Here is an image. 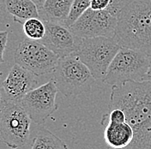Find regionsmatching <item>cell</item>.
<instances>
[{
    "instance_id": "6da1fadb",
    "label": "cell",
    "mask_w": 151,
    "mask_h": 149,
    "mask_svg": "<svg viewBox=\"0 0 151 149\" xmlns=\"http://www.w3.org/2000/svg\"><path fill=\"white\" fill-rule=\"evenodd\" d=\"M121 109L134 131L132 143L124 149H146L151 139V82H127L112 86L107 111Z\"/></svg>"
},
{
    "instance_id": "7a4b0ae2",
    "label": "cell",
    "mask_w": 151,
    "mask_h": 149,
    "mask_svg": "<svg viewBox=\"0 0 151 149\" xmlns=\"http://www.w3.org/2000/svg\"><path fill=\"white\" fill-rule=\"evenodd\" d=\"M114 39L151 57V0H121Z\"/></svg>"
},
{
    "instance_id": "3957f363",
    "label": "cell",
    "mask_w": 151,
    "mask_h": 149,
    "mask_svg": "<svg viewBox=\"0 0 151 149\" xmlns=\"http://www.w3.org/2000/svg\"><path fill=\"white\" fill-rule=\"evenodd\" d=\"M52 74L58 91L66 97L89 92L95 81L88 68L74 53L59 57Z\"/></svg>"
},
{
    "instance_id": "277c9868",
    "label": "cell",
    "mask_w": 151,
    "mask_h": 149,
    "mask_svg": "<svg viewBox=\"0 0 151 149\" xmlns=\"http://www.w3.org/2000/svg\"><path fill=\"white\" fill-rule=\"evenodd\" d=\"M120 48L113 37L80 38L74 54L88 68L95 80L103 81Z\"/></svg>"
},
{
    "instance_id": "5b68a950",
    "label": "cell",
    "mask_w": 151,
    "mask_h": 149,
    "mask_svg": "<svg viewBox=\"0 0 151 149\" xmlns=\"http://www.w3.org/2000/svg\"><path fill=\"white\" fill-rule=\"evenodd\" d=\"M151 65V57L141 51L121 47L107 69L103 82L116 86L142 82Z\"/></svg>"
},
{
    "instance_id": "8992f818",
    "label": "cell",
    "mask_w": 151,
    "mask_h": 149,
    "mask_svg": "<svg viewBox=\"0 0 151 149\" xmlns=\"http://www.w3.org/2000/svg\"><path fill=\"white\" fill-rule=\"evenodd\" d=\"M31 118L21 102L4 100L0 107V135L9 148L17 149L28 143Z\"/></svg>"
},
{
    "instance_id": "52a82bcc",
    "label": "cell",
    "mask_w": 151,
    "mask_h": 149,
    "mask_svg": "<svg viewBox=\"0 0 151 149\" xmlns=\"http://www.w3.org/2000/svg\"><path fill=\"white\" fill-rule=\"evenodd\" d=\"M58 58L40 41L28 38L20 42L14 55L16 64L37 76L52 73Z\"/></svg>"
},
{
    "instance_id": "ba28073f",
    "label": "cell",
    "mask_w": 151,
    "mask_h": 149,
    "mask_svg": "<svg viewBox=\"0 0 151 149\" xmlns=\"http://www.w3.org/2000/svg\"><path fill=\"white\" fill-rule=\"evenodd\" d=\"M58 91L54 81L52 79L29 91L21 100V104L28 112L32 122L41 125L47 121L58 108L56 96Z\"/></svg>"
},
{
    "instance_id": "9c48e42d",
    "label": "cell",
    "mask_w": 151,
    "mask_h": 149,
    "mask_svg": "<svg viewBox=\"0 0 151 149\" xmlns=\"http://www.w3.org/2000/svg\"><path fill=\"white\" fill-rule=\"evenodd\" d=\"M118 19L108 10L88 8L70 28L80 38L113 37Z\"/></svg>"
},
{
    "instance_id": "30bf717a",
    "label": "cell",
    "mask_w": 151,
    "mask_h": 149,
    "mask_svg": "<svg viewBox=\"0 0 151 149\" xmlns=\"http://www.w3.org/2000/svg\"><path fill=\"white\" fill-rule=\"evenodd\" d=\"M43 21L46 26V34L40 41L58 57L74 53L77 49L80 37L74 34L70 28L64 24Z\"/></svg>"
},
{
    "instance_id": "8fae6325",
    "label": "cell",
    "mask_w": 151,
    "mask_h": 149,
    "mask_svg": "<svg viewBox=\"0 0 151 149\" xmlns=\"http://www.w3.org/2000/svg\"><path fill=\"white\" fill-rule=\"evenodd\" d=\"M36 77V74L16 64L2 82V88L7 100L21 102L29 91L36 87L38 84Z\"/></svg>"
},
{
    "instance_id": "7c38bea8",
    "label": "cell",
    "mask_w": 151,
    "mask_h": 149,
    "mask_svg": "<svg viewBox=\"0 0 151 149\" xmlns=\"http://www.w3.org/2000/svg\"><path fill=\"white\" fill-rule=\"evenodd\" d=\"M103 127L107 149H124L132 143L134 131L127 122H106Z\"/></svg>"
},
{
    "instance_id": "4fadbf2b",
    "label": "cell",
    "mask_w": 151,
    "mask_h": 149,
    "mask_svg": "<svg viewBox=\"0 0 151 149\" xmlns=\"http://www.w3.org/2000/svg\"><path fill=\"white\" fill-rule=\"evenodd\" d=\"M72 2L73 0H46L43 6L39 9L40 18L42 21L65 25Z\"/></svg>"
},
{
    "instance_id": "5bb4252c",
    "label": "cell",
    "mask_w": 151,
    "mask_h": 149,
    "mask_svg": "<svg viewBox=\"0 0 151 149\" xmlns=\"http://www.w3.org/2000/svg\"><path fill=\"white\" fill-rule=\"evenodd\" d=\"M4 9L21 24L30 18H40L39 9L32 0H5Z\"/></svg>"
},
{
    "instance_id": "9a60e30c",
    "label": "cell",
    "mask_w": 151,
    "mask_h": 149,
    "mask_svg": "<svg viewBox=\"0 0 151 149\" xmlns=\"http://www.w3.org/2000/svg\"><path fill=\"white\" fill-rule=\"evenodd\" d=\"M31 149H68V146L52 132L40 127L33 138Z\"/></svg>"
},
{
    "instance_id": "2e32d148",
    "label": "cell",
    "mask_w": 151,
    "mask_h": 149,
    "mask_svg": "<svg viewBox=\"0 0 151 149\" xmlns=\"http://www.w3.org/2000/svg\"><path fill=\"white\" fill-rule=\"evenodd\" d=\"M23 31L26 36L33 40H41L46 34V26L40 18H30L23 24Z\"/></svg>"
},
{
    "instance_id": "e0dca14e",
    "label": "cell",
    "mask_w": 151,
    "mask_h": 149,
    "mask_svg": "<svg viewBox=\"0 0 151 149\" xmlns=\"http://www.w3.org/2000/svg\"><path fill=\"white\" fill-rule=\"evenodd\" d=\"M91 0H73L72 5L69 16L65 22V25L67 27H70L75 23V21L79 18L85 11L90 8Z\"/></svg>"
},
{
    "instance_id": "ac0fdd59",
    "label": "cell",
    "mask_w": 151,
    "mask_h": 149,
    "mask_svg": "<svg viewBox=\"0 0 151 149\" xmlns=\"http://www.w3.org/2000/svg\"><path fill=\"white\" fill-rule=\"evenodd\" d=\"M7 41H8V32L0 31V64L4 63V53L6 48Z\"/></svg>"
},
{
    "instance_id": "d6986e66",
    "label": "cell",
    "mask_w": 151,
    "mask_h": 149,
    "mask_svg": "<svg viewBox=\"0 0 151 149\" xmlns=\"http://www.w3.org/2000/svg\"><path fill=\"white\" fill-rule=\"evenodd\" d=\"M111 0H91L90 8L94 10H104L106 9Z\"/></svg>"
},
{
    "instance_id": "ffe728a7",
    "label": "cell",
    "mask_w": 151,
    "mask_h": 149,
    "mask_svg": "<svg viewBox=\"0 0 151 149\" xmlns=\"http://www.w3.org/2000/svg\"><path fill=\"white\" fill-rule=\"evenodd\" d=\"M143 81H148V82H151V65L149 68V70L147 71L146 74H145V76L143 78Z\"/></svg>"
},
{
    "instance_id": "44dd1931",
    "label": "cell",
    "mask_w": 151,
    "mask_h": 149,
    "mask_svg": "<svg viewBox=\"0 0 151 149\" xmlns=\"http://www.w3.org/2000/svg\"><path fill=\"white\" fill-rule=\"evenodd\" d=\"M32 1L36 4L38 9H40L43 6V4H44V3H45L46 0H32Z\"/></svg>"
},
{
    "instance_id": "7402d4cb",
    "label": "cell",
    "mask_w": 151,
    "mask_h": 149,
    "mask_svg": "<svg viewBox=\"0 0 151 149\" xmlns=\"http://www.w3.org/2000/svg\"><path fill=\"white\" fill-rule=\"evenodd\" d=\"M4 4H5V0H0V9L4 8Z\"/></svg>"
},
{
    "instance_id": "603a6c76",
    "label": "cell",
    "mask_w": 151,
    "mask_h": 149,
    "mask_svg": "<svg viewBox=\"0 0 151 149\" xmlns=\"http://www.w3.org/2000/svg\"><path fill=\"white\" fill-rule=\"evenodd\" d=\"M4 98H3V94L1 93V91H0V107L2 106V105H3V103H4Z\"/></svg>"
},
{
    "instance_id": "cb8c5ba5",
    "label": "cell",
    "mask_w": 151,
    "mask_h": 149,
    "mask_svg": "<svg viewBox=\"0 0 151 149\" xmlns=\"http://www.w3.org/2000/svg\"><path fill=\"white\" fill-rule=\"evenodd\" d=\"M146 149H151V139L150 140V143H149V145H148V147H147Z\"/></svg>"
}]
</instances>
